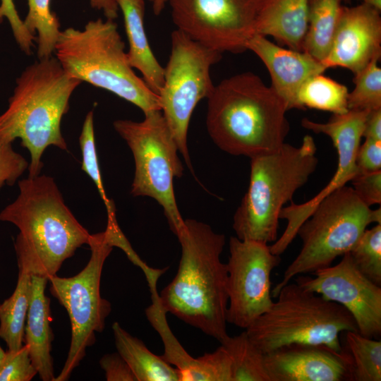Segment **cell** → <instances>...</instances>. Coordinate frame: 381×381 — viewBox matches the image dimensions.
I'll list each match as a JSON object with an SVG mask.
<instances>
[{
  "instance_id": "6da1fadb",
  "label": "cell",
  "mask_w": 381,
  "mask_h": 381,
  "mask_svg": "<svg viewBox=\"0 0 381 381\" xmlns=\"http://www.w3.org/2000/svg\"><path fill=\"white\" fill-rule=\"evenodd\" d=\"M176 236L181 246L178 271L159 294V301L167 313L221 343L229 336L228 272L220 258L225 236L187 219Z\"/></svg>"
},
{
  "instance_id": "7a4b0ae2",
  "label": "cell",
  "mask_w": 381,
  "mask_h": 381,
  "mask_svg": "<svg viewBox=\"0 0 381 381\" xmlns=\"http://www.w3.org/2000/svg\"><path fill=\"white\" fill-rule=\"evenodd\" d=\"M284 101L252 72L214 85L207 98L206 126L216 145L250 158L279 149L289 131Z\"/></svg>"
},
{
  "instance_id": "3957f363",
  "label": "cell",
  "mask_w": 381,
  "mask_h": 381,
  "mask_svg": "<svg viewBox=\"0 0 381 381\" xmlns=\"http://www.w3.org/2000/svg\"><path fill=\"white\" fill-rule=\"evenodd\" d=\"M17 198L0 212V221L19 229L14 248L32 274L56 275L91 234L66 206L54 179L39 174L18 181Z\"/></svg>"
},
{
  "instance_id": "277c9868",
  "label": "cell",
  "mask_w": 381,
  "mask_h": 381,
  "mask_svg": "<svg viewBox=\"0 0 381 381\" xmlns=\"http://www.w3.org/2000/svg\"><path fill=\"white\" fill-rule=\"evenodd\" d=\"M81 83L70 77L52 56L38 59L16 78L7 108L0 114V144L20 139L30 155L29 177L40 174L48 147L68 150L61 123Z\"/></svg>"
},
{
  "instance_id": "5b68a950",
  "label": "cell",
  "mask_w": 381,
  "mask_h": 381,
  "mask_svg": "<svg viewBox=\"0 0 381 381\" xmlns=\"http://www.w3.org/2000/svg\"><path fill=\"white\" fill-rule=\"evenodd\" d=\"M318 164L317 146L310 135L299 146L284 143L277 150L251 157L249 186L233 219L236 236L274 243L282 209L292 202Z\"/></svg>"
},
{
  "instance_id": "8992f818",
  "label": "cell",
  "mask_w": 381,
  "mask_h": 381,
  "mask_svg": "<svg viewBox=\"0 0 381 381\" xmlns=\"http://www.w3.org/2000/svg\"><path fill=\"white\" fill-rule=\"evenodd\" d=\"M55 57L71 78L107 90L140 108L161 110L159 96L131 66L114 20H90L83 30H61Z\"/></svg>"
},
{
  "instance_id": "52a82bcc",
  "label": "cell",
  "mask_w": 381,
  "mask_h": 381,
  "mask_svg": "<svg viewBox=\"0 0 381 381\" xmlns=\"http://www.w3.org/2000/svg\"><path fill=\"white\" fill-rule=\"evenodd\" d=\"M277 301L246 332L264 354L290 344L327 347L342 353L339 335L358 331L351 313L342 306L325 299L296 282H289Z\"/></svg>"
},
{
  "instance_id": "ba28073f",
  "label": "cell",
  "mask_w": 381,
  "mask_h": 381,
  "mask_svg": "<svg viewBox=\"0 0 381 381\" xmlns=\"http://www.w3.org/2000/svg\"><path fill=\"white\" fill-rule=\"evenodd\" d=\"M372 223L381 224V208L366 205L351 186L346 185L323 199L299 227L302 248L272 289V298L296 276L329 267L349 253Z\"/></svg>"
},
{
  "instance_id": "9c48e42d",
  "label": "cell",
  "mask_w": 381,
  "mask_h": 381,
  "mask_svg": "<svg viewBox=\"0 0 381 381\" xmlns=\"http://www.w3.org/2000/svg\"><path fill=\"white\" fill-rule=\"evenodd\" d=\"M144 114L141 121L119 119L113 123L133 155L135 173L131 193L135 197L155 199L177 236L184 225L174 190V179L181 177L183 171L178 145L161 110Z\"/></svg>"
},
{
  "instance_id": "30bf717a",
  "label": "cell",
  "mask_w": 381,
  "mask_h": 381,
  "mask_svg": "<svg viewBox=\"0 0 381 381\" xmlns=\"http://www.w3.org/2000/svg\"><path fill=\"white\" fill-rule=\"evenodd\" d=\"M88 246L91 255L86 266L76 275L48 278L49 291L66 310L71 329L69 351L60 374L54 381H66L78 366L87 347L96 340L95 333L102 332L111 311V303L100 294L103 266L114 247L109 232L91 234Z\"/></svg>"
},
{
  "instance_id": "8fae6325",
  "label": "cell",
  "mask_w": 381,
  "mask_h": 381,
  "mask_svg": "<svg viewBox=\"0 0 381 381\" xmlns=\"http://www.w3.org/2000/svg\"><path fill=\"white\" fill-rule=\"evenodd\" d=\"M171 53L164 68V84L158 95L161 111L178 145L179 153L193 171L187 146L192 114L198 103L207 99L214 85L211 67L222 53L192 40L176 29L171 35Z\"/></svg>"
},
{
  "instance_id": "7c38bea8",
  "label": "cell",
  "mask_w": 381,
  "mask_h": 381,
  "mask_svg": "<svg viewBox=\"0 0 381 381\" xmlns=\"http://www.w3.org/2000/svg\"><path fill=\"white\" fill-rule=\"evenodd\" d=\"M176 29L220 53L247 50L262 0H168Z\"/></svg>"
},
{
  "instance_id": "4fadbf2b",
  "label": "cell",
  "mask_w": 381,
  "mask_h": 381,
  "mask_svg": "<svg viewBox=\"0 0 381 381\" xmlns=\"http://www.w3.org/2000/svg\"><path fill=\"white\" fill-rule=\"evenodd\" d=\"M229 246L226 322L246 329L273 303L271 274L281 258L263 242L231 236Z\"/></svg>"
},
{
  "instance_id": "5bb4252c",
  "label": "cell",
  "mask_w": 381,
  "mask_h": 381,
  "mask_svg": "<svg viewBox=\"0 0 381 381\" xmlns=\"http://www.w3.org/2000/svg\"><path fill=\"white\" fill-rule=\"evenodd\" d=\"M369 110H348L333 114L326 123L315 122L308 118L301 121L302 126L315 133L329 136L338 155L337 170L327 184L310 200L301 204L291 203L284 207L279 219L286 221L282 236L270 246L272 253L280 255L297 236L301 224L310 216L318 204L329 195L346 186L358 174L356 166L357 150L363 138L365 122Z\"/></svg>"
},
{
  "instance_id": "9a60e30c",
  "label": "cell",
  "mask_w": 381,
  "mask_h": 381,
  "mask_svg": "<svg viewBox=\"0 0 381 381\" xmlns=\"http://www.w3.org/2000/svg\"><path fill=\"white\" fill-rule=\"evenodd\" d=\"M314 277L298 275L295 282L344 307L353 318L358 332L378 339L381 334V287L365 277L349 253L335 265L318 270Z\"/></svg>"
},
{
  "instance_id": "2e32d148",
  "label": "cell",
  "mask_w": 381,
  "mask_h": 381,
  "mask_svg": "<svg viewBox=\"0 0 381 381\" xmlns=\"http://www.w3.org/2000/svg\"><path fill=\"white\" fill-rule=\"evenodd\" d=\"M381 56L380 11L365 4L343 6L329 52L322 64L353 73Z\"/></svg>"
},
{
  "instance_id": "e0dca14e",
  "label": "cell",
  "mask_w": 381,
  "mask_h": 381,
  "mask_svg": "<svg viewBox=\"0 0 381 381\" xmlns=\"http://www.w3.org/2000/svg\"><path fill=\"white\" fill-rule=\"evenodd\" d=\"M270 381L351 380V358L324 346L290 344L264 354Z\"/></svg>"
},
{
  "instance_id": "ac0fdd59",
  "label": "cell",
  "mask_w": 381,
  "mask_h": 381,
  "mask_svg": "<svg viewBox=\"0 0 381 381\" xmlns=\"http://www.w3.org/2000/svg\"><path fill=\"white\" fill-rule=\"evenodd\" d=\"M246 48L254 52L267 68L271 87L284 101L288 111L296 109V95L302 84L327 69L306 52L283 48L262 35H253Z\"/></svg>"
},
{
  "instance_id": "d6986e66",
  "label": "cell",
  "mask_w": 381,
  "mask_h": 381,
  "mask_svg": "<svg viewBox=\"0 0 381 381\" xmlns=\"http://www.w3.org/2000/svg\"><path fill=\"white\" fill-rule=\"evenodd\" d=\"M48 278L32 274L31 296L24 330V342L30 357L43 381H54L51 355L54 334L51 328L50 299L45 295Z\"/></svg>"
},
{
  "instance_id": "ffe728a7",
  "label": "cell",
  "mask_w": 381,
  "mask_h": 381,
  "mask_svg": "<svg viewBox=\"0 0 381 381\" xmlns=\"http://www.w3.org/2000/svg\"><path fill=\"white\" fill-rule=\"evenodd\" d=\"M310 0H262L255 35L272 36L288 48L303 52Z\"/></svg>"
},
{
  "instance_id": "44dd1931",
  "label": "cell",
  "mask_w": 381,
  "mask_h": 381,
  "mask_svg": "<svg viewBox=\"0 0 381 381\" xmlns=\"http://www.w3.org/2000/svg\"><path fill=\"white\" fill-rule=\"evenodd\" d=\"M117 3L123 16L129 64L141 73L146 85L158 95L164 84V68L155 56L146 35L145 0H117Z\"/></svg>"
},
{
  "instance_id": "7402d4cb",
  "label": "cell",
  "mask_w": 381,
  "mask_h": 381,
  "mask_svg": "<svg viewBox=\"0 0 381 381\" xmlns=\"http://www.w3.org/2000/svg\"><path fill=\"white\" fill-rule=\"evenodd\" d=\"M112 330L117 352L129 365L137 381H180L179 372L175 367L161 356L152 353L119 322L113 323Z\"/></svg>"
},
{
  "instance_id": "603a6c76",
  "label": "cell",
  "mask_w": 381,
  "mask_h": 381,
  "mask_svg": "<svg viewBox=\"0 0 381 381\" xmlns=\"http://www.w3.org/2000/svg\"><path fill=\"white\" fill-rule=\"evenodd\" d=\"M156 286H150L152 305L145 310V313L164 344V353L161 356L179 370L180 381H212L211 375L202 359L189 355L170 330L166 319L167 311L159 301Z\"/></svg>"
},
{
  "instance_id": "cb8c5ba5",
  "label": "cell",
  "mask_w": 381,
  "mask_h": 381,
  "mask_svg": "<svg viewBox=\"0 0 381 381\" xmlns=\"http://www.w3.org/2000/svg\"><path fill=\"white\" fill-rule=\"evenodd\" d=\"M18 277L14 291L0 303V338L8 350H17L24 342V330L31 296L32 272L17 260Z\"/></svg>"
},
{
  "instance_id": "d4e9b609",
  "label": "cell",
  "mask_w": 381,
  "mask_h": 381,
  "mask_svg": "<svg viewBox=\"0 0 381 381\" xmlns=\"http://www.w3.org/2000/svg\"><path fill=\"white\" fill-rule=\"evenodd\" d=\"M342 1H309L308 29L303 52L321 63L329 52L343 8Z\"/></svg>"
},
{
  "instance_id": "484cf974",
  "label": "cell",
  "mask_w": 381,
  "mask_h": 381,
  "mask_svg": "<svg viewBox=\"0 0 381 381\" xmlns=\"http://www.w3.org/2000/svg\"><path fill=\"white\" fill-rule=\"evenodd\" d=\"M349 90L346 86L319 73L308 78L301 86L296 98V109L306 108L339 114L346 112Z\"/></svg>"
},
{
  "instance_id": "4316f807",
  "label": "cell",
  "mask_w": 381,
  "mask_h": 381,
  "mask_svg": "<svg viewBox=\"0 0 381 381\" xmlns=\"http://www.w3.org/2000/svg\"><path fill=\"white\" fill-rule=\"evenodd\" d=\"M231 361L232 381H270L264 365V353L249 339L246 331L228 336L220 343Z\"/></svg>"
},
{
  "instance_id": "83f0119b",
  "label": "cell",
  "mask_w": 381,
  "mask_h": 381,
  "mask_svg": "<svg viewBox=\"0 0 381 381\" xmlns=\"http://www.w3.org/2000/svg\"><path fill=\"white\" fill-rule=\"evenodd\" d=\"M345 333L347 352L351 358V380H381V341L358 332Z\"/></svg>"
},
{
  "instance_id": "f1b7e54d",
  "label": "cell",
  "mask_w": 381,
  "mask_h": 381,
  "mask_svg": "<svg viewBox=\"0 0 381 381\" xmlns=\"http://www.w3.org/2000/svg\"><path fill=\"white\" fill-rule=\"evenodd\" d=\"M28 12L23 20L27 30L37 33L38 59L52 56L60 34V23L50 9V0H28Z\"/></svg>"
},
{
  "instance_id": "f546056e",
  "label": "cell",
  "mask_w": 381,
  "mask_h": 381,
  "mask_svg": "<svg viewBox=\"0 0 381 381\" xmlns=\"http://www.w3.org/2000/svg\"><path fill=\"white\" fill-rule=\"evenodd\" d=\"M79 143L82 154L81 169L93 181L105 205L107 212V226L117 227L119 225L116 217V207L113 201L107 197L102 180L95 145L93 111H90L85 118L79 137Z\"/></svg>"
},
{
  "instance_id": "4dcf8cb0",
  "label": "cell",
  "mask_w": 381,
  "mask_h": 381,
  "mask_svg": "<svg viewBox=\"0 0 381 381\" xmlns=\"http://www.w3.org/2000/svg\"><path fill=\"white\" fill-rule=\"evenodd\" d=\"M380 57L373 58L363 68L354 73V88L348 95L349 110L381 109Z\"/></svg>"
},
{
  "instance_id": "1f68e13d",
  "label": "cell",
  "mask_w": 381,
  "mask_h": 381,
  "mask_svg": "<svg viewBox=\"0 0 381 381\" xmlns=\"http://www.w3.org/2000/svg\"><path fill=\"white\" fill-rule=\"evenodd\" d=\"M357 269L373 283L381 285V224L365 229L349 252Z\"/></svg>"
},
{
  "instance_id": "d6a6232c",
  "label": "cell",
  "mask_w": 381,
  "mask_h": 381,
  "mask_svg": "<svg viewBox=\"0 0 381 381\" xmlns=\"http://www.w3.org/2000/svg\"><path fill=\"white\" fill-rule=\"evenodd\" d=\"M37 374L25 344L17 350H7L0 368V381H30Z\"/></svg>"
},
{
  "instance_id": "836d02e7",
  "label": "cell",
  "mask_w": 381,
  "mask_h": 381,
  "mask_svg": "<svg viewBox=\"0 0 381 381\" xmlns=\"http://www.w3.org/2000/svg\"><path fill=\"white\" fill-rule=\"evenodd\" d=\"M0 23L6 19L11 26L13 37L20 50L26 55L32 54L35 35L25 28L20 18L13 0H0Z\"/></svg>"
},
{
  "instance_id": "e575fe53",
  "label": "cell",
  "mask_w": 381,
  "mask_h": 381,
  "mask_svg": "<svg viewBox=\"0 0 381 381\" xmlns=\"http://www.w3.org/2000/svg\"><path fill=\"white\" fill-rule=\"evenodd\" d=\"M29 164L12 144H0V190L4 185L13 186L28 169Z\"/></svg>"
},
{
  "instance_id": "d590c367",
  "label": "cell",
  "mask_w": 381,
  "mask_h": 381,
  "mask_svg": "<svg viewBox=\"0 0 381 381\" xmlns=\"http://www.w3.org/2000/svg\"><path fill=\"white\" fill-rule=\"evenodd\" d=\"M358 198L368 207L381 203V171L358 174L351 181Z\"/></svg>"
},
{
  "instance_id": "8d00e7d4",
  "label": "cell",
  "mask_w": 381,
  "mask_h": 381,
  "mask_svg": "<svg viewBox=\"0 0 381 381\" xmlns=\"http://www.w3.org/2000/svg\"><path fill=\"white\" fill-rule=\"evenodd\" d=\"M355 162L358 174L381 171V140L365 138L357 150Z\"/></svg>"
},
{
  "instance_id": "74e56055",
  "label": "cell",
  "mask_w": 381,
  "mask_h": 381,
  "mask_svg": "<svg viewBox=\"0 0 381 381\" xmlns=\"http://www.w3.org/2000/svg\"><path fill=\"white\" fill-rule=\"evenodd\" d=\"M99 365L107 381H137L129 365L118 352L104 355Z\"/></svg>"
},
{
  "instance_id": "f35d334b",
  "label": "cell",
  "mask_w": 381,
  "mask_h": 381,
  "mask_svg": "<svg viewBox=\"0 0 381 381\" xmlns=\"http://www.w3.org/2000/svg\"><path fill=\"white\" fill-rule=\"evenodd\" d=\"M363 137L381 140V109L369 111L365 122Z\"/></svg>"
},
{
  "instance_id": "ab89813d",
  "label": "cell",
  "mask_w": 381,
  "mask_h": 381,
  "mask_svg": "<svg viewBox=\"0 0 381 381\" xmlns=\"http://www.w3.org/2000/svg\"><path fill=\"white\" fill-rule=\"evenodd\" d=\"M93 8L102 11L107 19L114 20L118 17L117 0H90Z\"/></svg>"
},
{
  "instance_id": "60d3db41",
  "label": "cell",
  "mask_w": 381,
  "mask_h": 381,
  "mask_svg": "<svg viewBox=\"0 0 381 381\" xmlns=\"http://www.w3.org/2000/svg\"><path fill=\"white\" fill-rule=\"evenodd\" d=\"M168 0H153L152 8L155 15H159L165 7V4Z\"/></svg>"
},
{
  "instance_id": "b9f144b4",
  "label": "cell",
  "mask_w": 381,
  "mask_h": 381,
  "mask_svg": "<svg viewBox=\"0 0 381 381\" xmlns=\"http://www.w3.org/2000/svg\"><path fill=\"white\" fill-rule=\"evenodd\" d=\"M362 4H367L381 11V0H359Z\"/></svg>"
},
{
  "instance_id": "7bdbcfd3",
  "label": "cell",
  "mask_w": 381,
  "mask_h": 381,
  "mask_svg": "<svg viewBox=\"0 0 381 381\" xmlns=\"http://www.w3.org/2000/svg\"><path fill=\"white\" fill-rule=\"evenodd\" d=\"M6 356V351L0 346V368Z\"/></svg>"
},
{
  "instance_id": "ee69618b",
  "label": "cell",
  "mask_w": 381,
  "mask_h": 381,
  "mask_svg": "<svg viewBox=\"0 0 381 381\" xmlns=\"http://www.w3.org/2000/svg\"><path fill=\"white\" fill-rule=\"evenodd\" d=\"M149 1H150L151 2H152L153 0H149Z\"/></svg>"
}]
</instances>
